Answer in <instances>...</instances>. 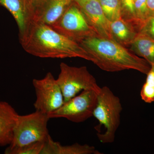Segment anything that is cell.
<instances>
[{"mask_svg": "<svg viewBox=\"0 0 154 154\" xmlns=\"http://www.w3.org/2000/svg\"><path fill=\"white\" fill-rule=\"evenodd\" d=\"M26 52L44 58L79 57L90 61L91 58L82 45L58 33L49 25L33 22L28 31L19 37Z\"/></svg>", "mask_w": 154, "mask_h": 154, "instance_id": "obj_1", "label": "cell"}, {"mask_svg": "<svg viewBox=\"0 0 154 154\" xmlns=\"http://www.w3.org/2000/svg\"><path fill=\"white\" fill-rule=\"evenodd\" d=\"M79 43L89 54L91 61L102 70L116 72L132 69L146 75L150 69L151 66L144 59L113 39L94 36Z\"/></svg>", "mask_w": 154, "mask_h": 154, "instance_id": "obj_2", "label": "cell"}, {"mask_svg": "<svg viewBox=\"0 0 154 154\" xmlns=\"http://www.w3.org/2000/svg\"><path fill=\"white\" fill-rule=\"evenodd\" d=\"M122 110L121 101L118 96L108 87L101 88L93 112V116L105 129L103 133H97L100 142L111 143L114 141L116 133L120 124Z\"/></svg>", "mask_w": 154, "mask_h": 154, "instance_id": "obj_3", "label": "cell"}, {"mask_svg": "<svg viewBox=\"0 0 154 154\" xmlns=\"http://www.w3.org/2000/svg\"><path fill=\"white\" fill-rule=\"evenodd\" d=\"M48 115L36 110L25 115H19L14 127L12 141L7 148L21 147L38 142H45L50 134Z\"/></svg>", "mask_w": 154, "mask_h": 154, "instance_id": "obj_4", "label": "cell"}, {"mask_svg": "<svg viewBox=\"0 0 154 154\" xmlns=\"http://www.w3.org/2000/svg\"><path fill=\"white\" fill-rule=\"evenodd\" d=\"M60 68V72L56 79L62 92L64 102L85 90H93L99 94L101 88L87 67L70 66L61 63Z\"/></svg>", "mask_w": 154, "mask_h": 154, "instance_id": "obj_5", "label": "cell"}, {"mask_svg": "<svg viewBox=\"0 0 154 154\" xmlns=\"http://www.w3.org/2000/svg\"><path fill=\"white\" fill-rule=\"evenodd\" d=\"M51 27L58 33L79 43L83 39L97 36L83 12L74 2Z\"/></svg>", "mask_w": 154, "mask_h": 154, "instance_id": "obj_6", "label": "cell"}, {"mask_svg": "<svg viewBox=\"0 0 154 154\" xmlns=\"http://www.w3.org/2000/svg\"><path fill=\"white\" fill-rule=\"evenodd\" d=\"M98 94L93 90L83 91L49 113L48 116L50 119L65 118L75 123L84 122L93 116Z\"/></svg>", "mask_w": 154, "mask_h": 154, "instance_id": "obj_7", "label": "cell"}, {"mask_svg": "<svg viewBox=\"0 0 154 154\" xmlns=\"http://www.w3.org/2000/svg\"><path fill=\"white\" fill-rule=\"evenodd\" d=\"M36 99L33 104L36 110L47 114L52 113L64 103V97L56 79L51 72L43 79L33 80Z\"/></svg>", "mask_w": 154, "mask_h": 154, "instance_id": "obj_8", "label": "cell"}, {"mask_svg": "<svg viewBox=\"0 0 154 154\" xmlns=\"http://www.w3.org/2000/svg\"><path fill=\"white\" fill-rule=\"evenodd\" d=\"M73 0H34L33 22L51 26L59 19Z\"/></svg>", "mask_w": 154, "mask_h": 154, "instance_id": "obj_9", "label": "cell"}, {"mask_svg": "<svg viewBox=\"0 0 154 154\" xmlns=\"http://www.w3.org/2000/svg\"><path fill=\"white\" fill-rule=\"evenodd\" d=\"M79 7L97 36L113 40L110 30V22L105 17L99 0H91Z\"/></svg>", "mask_w": 154, "mask_h": 154, "instance_id": "obj_10", "label": "cell"}, {"mask_svg": "<svg viewBox=\"0 0 154 154\" xmlns=\"http://www.w3.org/2000/svg\"><path fill=\"white\" fill-rule=\"evenodd\" d=\"M34 0H0L3 6L13 16L17 22L21 37L28 30L33 22Z\"/></svg>", "mask_w": 154, "mask_h": 154, "instance_id": "obj_11", "label": "cell"}, {"mask_svg": "<svg viewBox=\"0 0 154 154\" xmlns=\"http://www.w3.org/2000/svg\"><path fill=\"white\" fill-rule=\"evenodd\" d=\"M19 115L9 103L0 101V147L11 144Z\"/></svg>", "mask_w": 154, "mask_h": 154, "instance_id": "obj_12", "label": "cell"}, {"mask_svg": "<svg viewBox=\"0 0 154 154\" xmlns=\"http://www.w3.org/2000/svg\"><path fill=\"white\" fill-rule=\"evenodd\" d=\"M94 146L88 144L75 143L63 145L55 141L51 136L45 143L41 154H100Z\"/></svg>", "mask_w": 154, "mask_h": 154, "instance_id": "obj_13", "label": "cell"}, {"mask_svg": "<svg viewBox=\"0 0 154 154\" xmlns=\"http://www.w3.org/2000/svg\"><path fill=\"white\" fill-rule=\"evenodd\" d=\"M110 27L113 40L126 48L130 47L138 33L122 18L110 22Z\"/></svg>", "mask_w": 154, "mask_h": 154, "instance_id": "obj_14", "label": "cell"}, {"mask_svg": "<svg viewBox=\"0 0 154 154\" xmlns=\"http://www.w3.org/2000/svg\"><path fill=\"white\" fill-rule=\"evenodd\" d=\"M130 50L138 56L154 65V39L141 33H138L130 46Z\"/></svg>", "mask_w": 154, "mask_h": 154, "instance_id": "obj_15", "label": "cell"}, {"mask_svg": "<svg viewBox=\"0 0 154 154\" xmlns=\"http://www.w3.org/2000/svg\"><path fill=\"white\" fill-rule=\"evenodd\" d=\"M121 5V18L137 33L140 31V27L138 22L135 14L134 0H119Z\"/></svg>", "mask_w": 154, "mask_h": 154, "instance_id": "obj_16", "label": "cell"}, {"mask_svg": "<svg viewBox=\"0 0 154 154\" xmlns=\"http://www.w3.org/2000/svg\"><path fill=\"white\" fill-rule=\"evenodd\" d=\"M105 17L110 22L121 18L119 0H99Z\"/></svg>", "mask_w": 154, "mask_h": 154, "instance_id": "obj_17", "label": "cell"}, {"mask_svg": "<svg viewBox=\"0 0 154 154\" xmlns=\"http://www.w3.org/2000/svg\"><path fill=\"white\" fill-rule=\"evenodd\" d=\"M145 82L141 90L140 95L142 100L146 103L154 102V65L147 74Z\"/></svg>", "mask_w": 154, "mask_h": 154, "instance_id": "obj_18", "label": "cell"}, {"mask_svg": "<svg viewBox=\"0 0 154 154\" xmlns=\"http://www.w3.org/2000/svg\"><path fill=\"white\" fill-rule=\"evenodd\" d=\"M135 14L140 27V31L144 23L149 17L151 11L148 7L146 0H135Z\"/></svg>", "mask_w": 154, "mask_h": 154, "instance_id": "obj_19", "label": "cell"}, {"mask_svg": "<svg viewBox=\"0 0 154 154\" xmlns=\"http://www.w3.org/2000/svg\"><path fill=\"white\" fill-rule=\"evenodd\" d=\"M45 142H38L21 147L13 149L6 148L5 154H41Z\"/></svg>", "mask_w": 154, "mask_h": 154, "instance_id": "obj_20", "label": "cell"}, {"mask_svg": "<svg viewBox=\"0 0 154 154\" xmlns=\"http://www.w3.org/2000/svg\"><path fill=\"white\" fill-rule=\"evenodd\" d=\"M140 33H144L154 39V11H151Z\"/></svg>", "mask_w": 154, "mask_h": 154, "instance_id": "obj_21", "label": "cell"}, {"mask_svg": "<svg viewBox=\"0 0 154 154\" xmlns=\"http://www.w3.org/2000/svg\"><path fill=\"white\" fill-rule=\"evenodd\" d=\"M148 7L151 11H154V0H146Z\"/></svg>", "mask_w": 154, "mask_h": 154, "instance_id": "obj_22", "label": "cell"}, {"mask_svg": "<svg viewBox=\"0 0 154 154\" xmlns=\"http://www.w3.org/2000/svg\"><path fill=\"white\" fill-rule=\"evenodd\" d=\"M89 1H91V0H73V2L77 4L78 5L80 6Z\"/></svg>", "mask_w": 154, "mask_h": 154, "instance_id": "obj_23", "label": "cell"}, {"mask_svg": "<svg viewBox=\"0 0 154 154\" xmlns=\"http://www.w3.org/2000/svg\"><path fill=\"white\" fill-rule=\"evenodd\" d=\"M134 1H135V0H134Z\"/></svg>", "mask_w": 154, "mask_h": 154, "instance_id": "obj_24", "label": "cell"}]
</instances>
